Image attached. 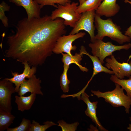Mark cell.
I'll return each mask as SVG.
<instances>
[{
    "instance_id": "484cf974",
    "label": "cell",
    "mask_w": 131,
    "mask_h": 131,
    "mask_svg": "<svg viewBox=\"0 0 131 131\" xmlns=\"http://www.w3.org/2000/svg\"><path fill=\"white\" fill-rule=\"evenodd\" d=\"M57 123L58 124L57 125L61 127L62 131H75L79 124L78 122L68 124L63 120H59Z\"/></svg>"
},
{
    "instance_id": "4316f807",
    "label": "cell",
    "mask_w": 131,
    "mask_h": 131,
    "mask_svg": "<svg viewBox=\"0 0 131 131\" xmlns=\"http://www.w3.org/2000/svg\"><path fill=\"white\" fill-rule=\"evenodd\" d=\"M125 3H128L131 5V1L128 0H125L124 1ZM124 35L129 37L131 39V25L125 31Z\"/></svg>"
},
{
    "instance_id": "83f0119b",
    "label": "cell",
    "mask_w": 131,
    "mask_h": 131,
    "mask_svg": "<svg viewBox=\"0 0 131 131\" xmlns=\"http://www.w3.org/2000/svg\"><path fill=\"white\" fill-rule=\"evenodd\" d=\"M79 3V5H81L86 0H78Z\"/></svg>"
},
{
    "instance_id": "ac0fdd59",
    "label": "cell",
    "mask_w": 131,
    "mask_h": 131,
    "mask_svg": "<svg viewBox=\"0 0 131 131\" xmlns=\"http://www.w3.org/2000/svg\"><path fill=\"white\" fill-rule=\"evenodd\" d=\"M15 118L11 112H8L0 109V131L7 130L13 123Z\"/></svg>"
},
{
    "instance_id": "7402d4cb",
    "label": "cell",
    "mask_w": 131,
    "mask_h": 131,
    "mask_svg": "<svg viewBox=\"0 0 131 131\" xmlns=\"http://www.w3.org/2000/svg\"><path fill=\"white\" fill-rule=\"evenodd\" d=\"M43 124L44 125H41L38 123L33 120L29 131H45L50 127L57 125L52 122L49 121L44 122Z\"/></svg>"
},
{
    "instance_id": "cb8c5ba5",
    "label": "cell",
    "mask_w": 131,
    "mask_h": 131,
    "mask_svg": "<svg viewBox=\"0 0 131 131\" xmlns=\"http://www.w3.org/2000/svg\"><path fill=\"white\" fill-rule=\"evenodd\" d=\"M10 7L4 1H3L0 4V19L5 27L8 26V17L6 16L5 12L9 11Z\"/></svg>"
},
{
    "instance_id": "7c38bea8",
    "label": "cell",
    "mask_w": 131,
    "mask_h": 131,
    "mask_svg": "<svg viewBox=\"0 0 131 131\" xmlns=\"http://www.w3.org/2000/svg\"><path fill=\"white\" fill-rule=\"evenodd\" d=\"M9 1L16 6L23 7L26 10L28 19L29 20L41 17L40 12L41 8L40 5L35 0H9Z\"/></svg>"
},
{
    "instance_id": "d6986e66",
    "label": "cell",
    "mask_w": 131,
    "mask_h": 131,
    "mask_svg": "<svg viewBox=\"0 0 131 131\" xmlns=\"http://www.w3.org/2000/svg\"><path fill=\"white\" fill-rule=\"evenodd\" d=\"M103 0H86L78 6L76 11L80 14L93 10H96Z\"/></svg>"
},
{
    "instance_id": "d4e9b609",
    "label": "cell",
    "mask_w": 131,
    "mask_h": 131,
    "mask_svg": "<svg viewBox=\"0 0 131 131\" xmlns=\"http://www.w3.org/2000/svg\"><path fill=\"white\" fill-rule=\"evenodd\" d=\"M31 123V121L23 118L20 125L14 128H8L7 131H29Z\"/></svg>"
},
{
    "instance_id": "ba28073f",
    "label": "cell",
    "mask_w": 131,
    "mask_h": 131,
    "mask_svg": "<svg viewBox=\"0 0 131 131\" xmlns=\"http://www.w3.org/2000/svg\"><path fill=\"white\" fill-rule=\"evenodd\" d=\"M15 92L12 82L5 79L0 81V109L11 112V95Z\"/></svg>"
},
{
    "instance_id": "30bf717a",
    "label": "cell",
    "mask_w": 131,
    "mask_h": 131,
    "mask_svg": "<svg viewBox=\"0 0 131 131\" xmlns=\"http://www.w3.org/2000/svg\"><path fill=\"white\" fill-rule=\"evenodd\" d=\"M24 66V69L23 73L19 74L18 72H13L11 71L12 75L13 77L11 78H6L5 79L15 84V92L18 93L21 84L25 80V78L28 79L35 74L37 71V67L32 66L31 68L30 66L27 62L22 63Z\"/></svg>"
},
{
    "instance_id": "3957f363",
    "label": "cell",
    "mask_w": 131,
    "mask_h": 131,
    "mask_svg": "<svg viewBox=\"0 0 131 131\" xmlns=\"http://www.w3.org/2000/svg\"><path fill=\"white\" fill-rule=\"evenodd\" d=\"M115 87L112 91L102 92L99 90L91 92L98 98H102L105 101L111 104L114 107L123 106L125 109L126 113L129 114L131 105V98L125 94L123 89L117 83H115Z\"/></svg>"
},
{
    "instance_id": "44dd1931",
    "label": "cell",
    "mask_w": 131,
    "mask_h": 131,
    "mask_svg": "<svg viewBox=\"0 0 131 131\" xmlns=\"http://www.w3.org/2000/svg\"><path fill=\"white\" fill-rule=\"evenodd\" d=\"M69 66L63 65V72L60 78V83L61 88L63 92H68L69 90V85L70 81L68 78L67 73Z\"/></svg>"
},
{
    "instance_id": "7a4b0ae2",
    "label": "cell",
    "mask_w": 131,
    "mask_h": 131,
    "mask_svg": "<svg viewBox=\"0 0 131 131\" xmlns=\"http://www.w3.org/2000/svg\"><path fill=\"white\" fill-rule=\"evenodd\" d=\"M94 22L97 30V33L95 36L96 39L103 40L104 37L107 36L120 44L131 41L130 38L123 34L121 31V28L114 23L111 19L104 20L96 14Z\"/></svg>"
},
{
    "instance_id": "f546056e",
    "label": "cell",
    "mask_w": 131,
    "mask_h": 131,
    "mask_svg": "<svg viewBox=\"0 0 131 131\" xmlns=\"http://www.w3.org/2000/svg\"><path fill=\"white\" fill-rule=\"evenodd\" d=\"M130 120L131 121V117H129Z\"/></svg>"
},
{
    "instance_id": "5bb4252c",
    "label": "cell",
    "mask_w": 131,
    "mask_h": 131,
    "mask_svg": "<svg viewBox=\"0 0 131 131\" xmlns=\"http://www.w3.org/2000/svg\"><path fill=\"white\" fill-rule=\"evenodd\" d=\"M116 0H103L95 10L96 14L107 17L113 16L119 11L120 7Z\"/></svg>"
},
{
    "instance_id": "277c9868",
    "label": "cell",
    "mask_w": 131,
    "mask_h": 131,
    "mask_svg": "<svg viewBox=\"0 0 131 131\" xmlns=\"http://www.w3.org/2000/svg\"><path fill=\"white\" fill-rule=\"evenodd\" d=\"M78 2L67 3L64 5L57 4V8L53 11L50 16L52 20L61 18L64 20L65 26L69 25L74 28L77 22L81 17L82 14L77 12Z\"/></svg>"
},
{
    "instance_id": "52a82bcc",
    "label": "cell",
    "mask_w": 131,
    "mask_h": 131,
    "mask_svg": "<svg viewBox=\"0 0 131 131\" xmlns=\"http://www.w3.org/2000/svg\"><path fill=\"white\" fill-rule=\"evenodd\" d=\"M85 34V33L81 32L74 35H64L61 36L57 41L53 52L58 54L64 52L72 56L71 51L75 50L77 48L75 46L72 45V43L78 38H83Z\"/></svg>"
},
{
    "instance_id": "9c48e42d",
    "label": "cell",
    "mask_w": 131,
    "mask_h": 131,
    "mask_svg": "<svg viewBox=\"0 0 131 131\" xmlns=\"http://www.w3.org/2000/svg\"><path fill=\"white\" fill-rule=\"evenodd\" d=\"M105 66L108 69H111L114 75L117 78L123 79L125 77L129 78L131 76V61L129 63L119 62L113 55L110 58L105 60Z\"/></svg>"
},
{
    "instance_id": "5b68a950",
    "label": "cell",
    "mask_w": 131,
    "mask_h": 131,
    "mask_svg": "<svg viewBox=\"0 0 131 131\" xmlns=\"http://www.w3.org/2000/svg\"><path fill=\"white\" fill-rule=\"evenodd\" d=\"M89 46L91 49L93 56L98 57L103 64L106 57L113 55L112 53L115 51L122 49H129L131 48V43L116 45L110 42H105L102 40L96 39L93 42L89 44Z\"/></svg>"
},
{
    "instance_id": "4fadbf2b",
    "label": "cell",
    "mask_w": 131,
    "mask_h": 131,
    "mask_svg": "<svg viewBox=\"0 0 131 131\" xmlns=\"http://www.w3.org/2000/svg\"><path fill=\"white\" fill-rule=\"evenodd\" d=\"M88 95L84 91L81 94L80 100H83L86 104L87 108L85 113L90 118L92 121L94 123L99 129L101 131H107L101 125L96 115V109L97 108L98 102H91L90 100Z\"/></svg>"
},
{
    "instance_id": "8992f818",
    "label": "cell",
    "mask_w": 131,
    "mask_h": 131,
    "mask_svg": "<svg viewBox=\"0 0 131 131\" xmlns=\"http://www.w3.org/2000/svg\"><path fill=\"white\" fill-rule=\"evenodd\" d=\"M95 14V10L82 13L81 17L77 22L69 34H75L79 33L81 30H84L90 35L91 42H93L96 40L94 34L96 27L94 24Z\"/></svg>"
},
{
    "instance_id": "2e32d148",
    "label": "cell",
    "mask_w": 131,
    "mask_h": 131,
    "mask_svg": "<svg viewBox=\"0 0 131 131\" xmlns=\"http://www.w3.org/2000/svg\"><path fill=\"white\" fill-rule=\"evenodd\" d=\"M15 98V102L17 105L18 110L23 112L31 108L36 99V94L31 93L26 97L16 95Z\"/></svg>"
},
{
    "instance_id": "f1b7e54d",
    "label": "cell",
    "mask_w": 131,
    "mask_h": 131,
    "mask_svg": "<svg viewBox=\"0 0 131 131\" xmlns=\"http://www.w3.org/2000/svg\"><path fill=\"white\" fill-rule=\"evenodd\" d=\"M127 129L130 131H131V124H129V126L127 128Z\"/></svg>"
},
{
    "instance_id": "9a60e30c",
    "label": "cell",
    "mask_w": 131,
    "mask_h": 131,
    "mask_svg": "<svg viewBox=\"0 0 131 131\" xmlns=\"http://www.w3.org/2000/svg\"><path fill=\"white\" fill-rule=\"evenodd\" d=\"M80 51V53L82 55H86L88 56L93 63V73L89 81V82H90L95 75L101 72H104L110 74H114L112 71L109 70L102 65L98 57L96 56H92L86 50V48L84 46H82L81 47Z\"/></svg>"
},
{
    "instance_id": "ffe728a7",
    "label": "cell",
    "mask_w": 131,
    "mask_h": 131,
    "mask_svg": "<svg viewBox=\"0 0 131 131\" xmlns=\"http://www.w3.org/2000/svg\"><path fill=\"white\" fill-rule=\"evenodd\" d=\"M110 79L115 83L119 84L125 90L127 95L131 98V76L128 79H120L114 75L112 74Z\"/></svg>"
},
{
    "instance_id": "6da1fadb",
    "label": "cell",
    "mask_w": 131,
    "mask_h": 131,
    "mask_svg": "<svg viewBox=\"0 0 131 131\" xmlns=\"http://www.w3.org/2000/svg\"><path fill=\"white\" fill-rule=\"evenodd\" d=\"M64 21L61 18L52 20L47 15L19 20L14 33L7 37L5 56L30 66H41L52 54L58 39L66 34Z\"/></svg>"
},
{
    "instance_id": "8fae6325",
    "label": "cell",
    "mask_w": 131,
    "mask_h": 131,
    "mask_svg": "<svg viewBox=\"0 0 131 131\" xmlns=\"http://www.w3.org/2000/svg\"><path fill=\"white\" fill-rule=\"evenodd\" d=\"M41 81L34 74L27 80H25L21 84L18 92L19 96H23L28 92L43 95L41 90Z\"/></svg>"
},
{
    "instance_id": "e0dca14e",
    "label": "cell",
    "mask_w": 131,
    "mask_h": 131,
    "mask_svg": "<svg viewBox=\"0 0 131 131\" xmlns=\"http://www.w3.org/2000/svg\"><path fill=\"white\" fill-rule=\"evenodd\" d=\"M62 55V62L64 65L67 66L72 64H74L77 66L83 72H87L88 69L86 67L81 65V61L82 60V55L80 53H76L74 55L71 56L67 54L61 53Z\"/></svg>"
},
{
    "instance_id": "603a6c76",
    "label": "cell",
    "mask_w": 131,
    "mask_h": 131,
    "mask_svg": "<svg viewBox=\"0 0 131 131\" xmlns=\"http://www.w3.org/2000/svg\"><path fill=\"white\" fill-rule=\"evenodd\" d=\"M40 5L42 8L44 6L47 5H51L57 8V5L55 4H59L64 5L69 2H71L72 0H35Z\"/></svg>"
},
{
    "instance_id": "4dcf8cb0",
    "label": "cell",
    "mask_w": 131,
    "mask_h": 131,
    "mask_svg": "<svg viewBox=\"0 0 131 131\" xmlns=\"http://www.w3.org/2000/svg\"><path fill=\"white\" fill-rule=\"evenodd\" d=\"M123 0V1H124V0ZM130 0V1H131V0Z\"/></svg>"
}]
</instances>
